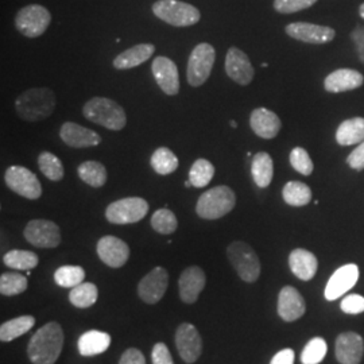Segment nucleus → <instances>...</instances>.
<instances>
[{
    "label": "nucleus",
    "mask_w": 364,
    "mask_h": 364,
    "mask_svg": "<svg viewBox=\"0 0 364 364\" xmlns=\"http://www.w3.org/2000/svg\"><path fill=\"white\" fill-rule=\"evenodd\" d=\"M64 347V332L58 323H48L31 336L27 353L33 364H54Z\"/></svg>",
    "instance_id": "obj_1"
},
{
    "label": "nucleus",
    "mask_w": 364,
    "mask_h": 364,
    "mask_svg": "<svg viewBox=\"0 0 364 364\" xmlns=\"http://www.w3.org/2000/svg\"><path fill=\"white\" fill-rule=\"evenodd\" d=\"M55 95L49 88H31L15 100L16 115L26 122H39L50 117L55 108Z\"/></svg>",
    "instance_id": "obj_2"
},
{
    "label": "nucleus",
    "mask_w": 364,
    "mask_h": 364,
    "mask_svg": "<svg viewBox=\"0 0 364 364\" xmlns=\"http://www.w3.org/2000/svg\"><path fill=\"white\" fill-rule=\"evenodd\" d=\"M82 115L92 123L112 131L123 130L127 117L122 105L107 97H92L82 107Z\"/></svg>",
    "instance_id": "obj_3"
},
{
    "label": "nucleus",
    "mask_w": 364,
    "mask_h": 364,
    "mask_svg": "<svg viewBox=\"0 0 364 364\" xmlns=\"http://www.w3.org/2000/svg\"><path fill=\"white\" fill-rule=\"evenodd\" d=\"M236 204V196L230 186H215L200 196L196 213L205 220H218L228 215Z\"/></svg>",
    "instance_id": "obj_4"
},
{
    "label": "nucleus",
    "mask_w": 364,
    "mask_h": 364,
    "mask_svg": "<svg viewBox=\"0 0 364 364\" xmlns=\"http://www.w3.org/2000/svg\"><path fill=\"white\" fill-rule=\"evenodd\" d=\"M153 14L170 26L189 27L200 22L201 14L195 6L181 0H156Z\"/></svg>",
    "instance_id": "obj_5"
},
{
    "label": "nucleus",
    "mask_w": 364,
    "mask_h": 364,
    "mask_svg": "<svg viewBox=\"0 0 364 364\" xmlns=\"http://www.w3.org/2000/svg\"><path fill=\"white\" fill-rule=\"evenodd\" d=\"M227 257L237 275L248 284L258 281L260 262L257 252L245 242H232L227 248Z\"/></svg>",
    "instance_id": "obj_6"
},
{
    "label": "nucleus",
    "mask_w": 364,
    "mask_h": 364,
    "mask_svg": "<svg viewBox=\"0 0 364 364\" xmlns=\"http://www.w3.org/2000/svg\"><path fill=\"white\" fill-rule=\"evenodd\" d=\"M16 30L27 38H38L52 22V14L41 4H28L15 15Z\"/></svg>",
    "instance_id": "obj_7"
},
{
    "label": "nucleus",
    "mask_w": 364,
    "mask_h": 364,
    "mask_svg": "<svg viewBox=\"0 0 364 364\" xmlns=\"http://www.w3.org/2000/svg\"><path fill=\"white\" fill-rule=\"evenodd\" d=\"M216 60V50L207 42L198 43L188 60L186 77L192 87H201L208 80Z\"/></svg>",
    "instance_id": "obj_8"
},
{
    "label": "nucleus",
    "mask_w": 364,
    "mask_h": 364,
    "mask_svg": "<svg viewBox=\"0 0 364 364\" xmlns=\"http://www.w3.org/2000/svg\"><path fill=\"white\" fill-rule=\"evenodd\" d=\"M149 212V204L141 197H126L111 203L105 218L111 224H132L142 220Z\"/></svg>",
    "instance_id": "obj_9"
},
{
    "label": "nucleus",
    "mask_w": 364,
    "mask_h": 364,
    "mask_svg": "<svg viewBox=\"0 0 364 364\" xmlns=\"http://www.w3.org/2000/svg\"><path fill=\"white\" fill-rule=\"evenodd\" d=\"M4 182L14 193L27 200H38L42 196V185L38 177L23 166H10L4 173Z\"/></svg>",
    "instance_id": "obj_10"
},
{
    "label": "nucleus",
    "mask_w": 364,
    "mask_h": 364,
    "mask_svg": "<svg viewBox=\"0 0 364 364\" xmlns=\"http://www.w3.org/2000/svg\"><path fill=\"white\" fill-rule=\"evenodd\" d=\"M25 237L36 247L54 248L61 243V231L54 221L37 219L27 223Z\"/></svg>",
    "instance_id": "obj_11"
},
{
    "label": "nucleus",
    "mask_w": 364,
    "mask_h": 364,
    "mask_svg": "<svg viewBox=\"0 0 364 364\" xmlns=\"http://www.w3.org/2000/svg\"><path fill=\"white\" fill-rule=\"evenodd\" d=\"M225 73L236 84L246 87L254 80L255 69L247 54L232 46L225 55Z\"/></svg>",
    "instance_id": "obj_12"
},
{
    "label": "nucleus",
    "mask_w": 364,
    "mask_h": 364,
    "mask_svg": "<svg viewBox=\"0 0 364 364\" xmlns=\"http://www.w3.org/2000/svg\"><path fill=\"white\" fill-rule=\"evenodd\" d=\"M168 284L169 274L164 267L156 266L141 279L138 285V294L146 304H156L165 296Z\"/></svg>",
    "instance_id": "obj_13"
},
{
    "label": "nucleus",
    "mask_w": 364,
    "mask_h": 364,
    "mask_svg": "<svg viewBox=\"0 0 364 364\" xmlns=\"http://www.w3.org/2000/svg\"><path fill=\"white\" fill-rule=\"evenodd\" d=\"M176 347L185 363H195L203 351V341L197 328L183 323L176 332Z\"/></svg>",
    "instance_id": "obj_14"
},
{
    "label": "nucleus",
    "mask_w": 364,
    "mask_h": 364,
    "mask_svg": "<svg viewBox=\"0 0 364 364\" xmlns=\"http://www.w3.org/2000/svg\"><path fill=\"white\" fill-rule=\"evenodd\" d=\"M97 255L107 266L112 269H119L127 263L130 258V247L122 239L112 235L103 236L97 242Z\"/></svg>",
    "instance_id": "obj_15"
},
{
    "label": "nucleus",
    "mask_w": 364,
    "mask_h": 364,
    "mask_svg": "<svg viewBox=\"0 0 364 364\" xmlns=\"http://www.w3.org/2000/svg\"><path fill=\"white\" fill-rule=\"evenodd\" d=\"M151 72L158 87L168 96H176L180 92L178 68L173 60L159 55L153 61Z\"/></svg>",
    "instance_id": "obj_16"
},
{
    "label": "nucleus",
    "mask_w": 364,
    "mask_h": 364,
    "mask_svg": "<svg viewBox=\"0 0 364 364\" xmlns=\"http://www.w3.org/2000/svg\"><path fill=\"white\" fill-rule=\"evenodd\" d=\"M285 31L289 37L312 45H324L328 42H332L336 36L335 30L331 27L313 25L306 22L290 23L287 25Z\"/></svg>",
    "instance_id": "obj_17"
},
{
    "label": "nucleus",
    "mask_w": 364,
    "mask_h": 364,
    "mask_svg": "<svg viewBox=\"0 0 364 364\" xmlns=\"http://www.w3.org/2000/svg\"><path fill=\"white\" fill-rule=\"evenodd\" d=\"M359 279V267L353 263L338 267L326 284L324 296L328 301H335L344 296L350 289L356 285Z\"/></svg>",
    "instance_id": "obj_18"
},
{
    "label": "nucleus",
    "mask_w": 364,
    "mask_h": 364,
    "mask_svg": "<svg viewBox=\"0 0 364 364\" xmlns=\"http://www.w3.org/2000/svg\"><path fill=\"white\" fill-rule=\"evenodd\" d=\"M60 138L63 142L73 149L95 147L102 142V136L96 131L82 127L73 122H65L60 129Z\"/></svg>",
    "instance_id": "obj_19"
},
{
    "label": "nucleus",
    "mask_w": 364,
    "mask_h": 364,
    "mask_svg": "<svg viewBox=\"0 0 364 364\" xmlns=\"http://www.w3.org/2000/svg\"><path fill=\"white\" fill-rule=\"evenodd\" d=\"M306 312L305 299L301 296L296 287H285L279 291L278 296V314L279 317L287 321H296L301 318Z\"/></svg>",
    "instance_id": "obj_20"
},
{
    "label": "nucleus",
    "mask_w": 364,
    "mask_h": 364,
    "mask_svg": "<svg viewBox=\"0 0 364 364\" xmlns=\"http://www.w3.org/2000/svg\"><path fill=\"white\" fill-rule=\"evenodd\" d=\"M364 353V341L355 332H344L336 338V359L341 364H359Z\"/></svg>",
    "instance_id": "obj_21"
},
{
    "label": "nucleus",
    "mask_w": 364,
    "mask_h": 364,
    "mask_svg": "<svg viewBox=\"0 0 364 364\" xmlns=\"http://www.w3.org/2000/svg\"><path fill=\"white\" fill-rule=\"evenodd\" d=\"M207 277L201 267L189 266L181 273L178 287H180V297L185 304H195L200 293L205 287Z\"/></svg>",
    "instance_id": "obj_22"
},
{
    "label": "nucleus",
    "mask_w": 364,
    "mask_h": 364,
    "mask_svg": "<svg viewBox=\"0 0 364 364\" xmlns=\"http://www.w3.org/2000/svg\"><path fill=\"white\" fill-rule=\"evenodd\" d=\"M251 130L263 139H273L281 131V119L267 108H257L250 117Z\"/></svg>",
    "instance_id": "obj_23"
},
{
    "label": "nucleus",
    "mask_w": 364,
    "mask_h": 364,
    "mask_svg": "<svg viewBox=\"0 0 364 364\" xmlns=\"http://www.w3.org/2000/svg\"><path fill=\"white\" fill-rule=\"evenodd\" d=\"M363 82V75L360 72L355 69H338L326 76L324 88L331 93H340L358 90Z\"/></svg>",
    "instance_id": "obj_24"
},
{
    "label": "nucleus",
    "mask_w": 364,
    "mask_h": 364,
    "mask_svg": "<svg viewBox=\"0 0 364 364\" xmlns=\"http://www.w3.org/2000/svg\"><path fill=\"white\" fill-rule=\"evenodd\" d=\"M289 266L291 273L299 279L311 281L317 273L318 260L311 251L304 248H296L289 255Z\"/></svg>",
    "instance_id": "obj_25"
},
{
    "label": "nucleus",
    "mask_w": 364,
    "mask_h": 364,
    "mask_svg": "<svg viewBox=\"0 0 364 364\" xmlns=\"http://www.w3.org/2000/svg\"><path fill=\"white\" fill-rule=\"evenodd\" d=\"M156 46L153 43H139L120 53L114 60V68L117 70H129L135 66L142 65L153 57Z\"/></svg>",
    "instance_id": "obj_26"
},
{
    "label": "nucleus",
    "mask_w": 364,
    "mask_h": 364,
    "mask_svg": "<svg viewBox=\"0 0 364 364\" xmlns=\"http://www.w3.org/2000/svg\"><path fill=\"white\" fill-rule=\"evenodd\" d=\"M111 336L102 331H88L78 338V351L82 356H96L107 351Z\"/></svg>",
    "instance_id": "obj_27"
},
{
    "label": "nucleus",
    "mask_w": 364,
    "mask_h": 364,
    "mask_svg": "<svg viewBox=\"0 0 364 364\" xmlns=\"http://www.w3.org/2000/svg\"><path fill=\"white\" fill-rule=\"evenodd\" d=\"M251 174L258 188H267L274 177V162L270 154L260 151L255 154L251 162Z\"/></svg>",
    "instance_id": "obj_28"
},
{
    "label": "nucleus",
    "mask_w": 364,
    "mask_h": 364,
    "mask_svg": "<svg viewBox=\"0 0 364 364\" xmlns=\"http://www.w3.org/2000/svg\"><path fill=\"white\" fill-rule=\"evenodd\" d=\"M336 141L340 146L364 142V117H352L344 120L336 131Z\"/></svg>",
    "instance_id": "obj_29"
},
{
    "label": "nucleus",
    "mask_w": 364,
    "mask_h": 364,
    "mask_svg": "<svg viewBox=\"0 0 364 364\" xmlns=\"http://www.w3.org/2000/svg\"><path fill=\"white\" fill-rule=\"evenodd\" d=\"M34 326L36 318L33 316H21L10 321H6L0 326V340L3 343L13 341L14 338L25 335Z\"/></svg>",
    "instance_id": "obj_30"
},
{
    "label": "nucleus",
    "mask_w": 364,
    "mask_h": 364,
    "mask_svg": "<svg viewBox=\"0 0 364 364\" xmlns=\"http://www.w3.org/2000/svg\"><path fill=\"white\" fill-rule=\"evenodd\" d=\"M282 197L287 205L291 207H305L312 200V191L311 188L299 181H289L284 186Z\"/></svg>",
    "instance_id": "obj_31"
},
{
    "label": "nucleus",
    "mask_w": 364,
    "mask_h": 364,
    "mask_svg": "<svg viewBox=\"0 0 364 364\" xmlns=\"http://www.w3.org/2000/svg\"><path fill=\"white\" fill-rule=\"evenodd\" d=\"M78 177L92 188H102L107 182V169L97 161H85L77 168Z\"/></svg>",
    "instance_id": "obj_32"
},
{
    "label": "nucleus",
    "mask_w": 364,
    "mask_h": 364,
    "mask_svg": "<svg viewBox=\"0 0 364 364\" xmlns=\"http://www.w3.org/2000/svg\"><path fill=\"white\" fill-rule=\"evenodd\" d=\"M3 262L7 267L22 270V272H30L38 266L39 258L38 255L33 251L11 250L6 252V255L3 257Z\"/></svg>",
    "instance_id": "obj_33"
},
{
    "label": "nucleus",
    "mask_w": 364,
    "mask_h": 364,
    "mask_svg": "<svg viewBox=\"0 0 364 364\" xmlns=\"http://www.w3.org/2000/svg\"><path fill=\"white\" fill-rule=\"evenodd\" d=\"M150 165L158 174L168 176L178 169L180 162H178V158L170 149L158 147L150 158Z\"/></svg>",
    "instance_id": "obj_34"
},
{
    "label": "nucleus",
    "mask_w": 364,
    "mask_h": 364,
    "mask_svg": "<svg viewBox=\"0 0 364 364\" xmlns=\"http://www.w3.org/2000/svg\"><path fill=\"white\" fill-rule=\"evenodd\" d=\"M38 168L41 173L50 181H61L65 176V170L61 159L49 151H42L39 154Z\"/></svg>",
    "instance_id": "obj_35"
},
{
    "label": "nucleus",
    "mask_w": 364,
    "mask_h": 364,
    "mask_svg": "<svg viewBox=\"0 0 364 364\" xmlns=\"http://www.w3.org/2000/svg\"><path fill=\"white\" fill-rule=\"evenodd\" d=\"M97 296H99V290L95 284L82 282L81 285L73 287L70 290L69 299L72 305H75L76 308L87 309V308H91L92 305H95V302L97 301Z\"/></svg>",
    "instance_id": "obj_36"
},
{
    "label": "nucleus",
    "mask_w": 364,
    "mask_h": 364,
    "mask_svg": "<svg viewBox=\"0 0 364 364\" xmlns=\"http://www.w3.org/2000/svg\"><path fill=\"white\" fill-rule=\"evenodd\" d=\"M215 176V166L205 158L196 159L189 171V181L195 188H205Z\"/></svg>",
    "instance_id": "obj_37"
},
{
    "label": "nucleus",
    "mask_w": 364,
    "mask_h": 364,
    "mask_svg": "<svg viewBox=\"0 0 364 364\" xmlns=\"http://www.w3.org/2000/svg\"><path fill=\"white\" fill-rule=\"evenodd\" d=\"M85 272L81 266H61L54 273V281L58 287L73 289L84 282Z\"/></svg>",
    "instance_id": "obj_38"
},
{
    "label": "nucleus",
    "mask_w": 364,
    "mask_h": 364,
    "mask_svg": "<svg viewBox=\"0 0 364 364\" xmlns=\"http://www.w3.org/2000/svg\"><path fill=\"white\" fill-rule=\"evenodd\" d=\"M151 227L158 234L170 235L177 230L178 221L176 215L169 209H158L151 216Z\"/></svg>",
    "instance_id": "obj_39"
},
{
    "label": "nucleus",
    "mask_w": 364,
    "mask_h": 364,
    "mask_svg": "<svg viewBox=\"0 0 364 364\" xmlns=\"http://www.w3.org/2000/svg\"><path fill=\"white\" fill-rule=\"evenodd\" d=\"M27 278L18 273H4L0 277V293L3 296H16L26 291Z\"/></svg>",
    "instance_id": "obj_40"
},
{
    "label": "nucleus",
    "mask_w": 364,
    "mask_h": 364,
    "mask_svg": "<svg viewBox=\"0 0 364 364\" xmlns=\"http://www.w3.org/2000/svg\"><path fill=\"white\" fill-rule=\"evenodd\" d=\"M328 346L323 338H314L305 346L301 353V363L320 364L326 358Z\"/></svg>",
    "instance_id": "obj_41"
},
{
    "label": "nucleus",
    "mask_w": 364,
    "mask_h": 364,
    "mask_svg": "<svg viewBox=\"0 0 364 364\" xmlns=\"http://www.w3.org/2000/svg\"><path fill=\"white\" fill-rule=\"evenodd\" d=\"M289 161L291 168L299 171L302 176H311L313 173L312 158L308 154V151L302 147H294L289 156Z\"/></svg>",
    "instance_id": "obj_42"
},
{
    "label": "nucleus",
    "mask_w": 364,
    "mask_h": 364,
    "mask_svg": "<svg viewBox=\"0 0 364 364\" xmlns=\"http://www.w3.org/2000/svg\"><path fill=\"white\" fill-rule=\"evenodd\" d=\"M318 0H274V9L279 14H294L306 10Z\"/></svg>",
    "instance_id": "obj_43"
},
{
    "label": "nucleus",
    "mask_w": 364,
    "mask_h": 364,
    "mask_svg": "<svg viewBox=\"0 0 364 364\" xmlns=\"http://www.w3.org/2000/svg\"><path fill=\"white\" fill-rule=\"evenodd\" d=\"M340 309L347 314H360L364 312V297L360 294H350L341 299Z\"/></svg>",
    "instance_id": "obj_44"
},
{
    "label": "nucleus",
    "mask_w": 364,
    "mask_h": 364,
    "mask_svg": "<svg viewBox=\"0 0 364 364\" xmlns=\"http://www.w3.org/2000/svg\"><path fill=\"white\" fill-rule=\"evenodd\" d=\"M153 364H174L169 348L164 343H156L151 353Z\"/></svg>",
    "instance_id": "obj_45"
},
{
    "label": "nucleus",
    "mask_w": 364,
    "mask_h": 364,
    "mask_svg": "<svg viewBox=\"0 0 364 364\" xmlns=\"http://www.w3.org/2000/svg\"><path fill=\"white\" fill-rule=\"evenodd\" d=\"M347 164L351 166L352 169H364V142L359 144V146L352 151L350 156L347 158Z\"/></svg>",
    "instance_id": "obj_46"
},
{
    "label": "nucleus",
    "mask_w": 364,
    "mask_h": 364,
    "mask_svg": "<svg viewBox=\"0 0 364 364\" xmlns=\"http://www.w3.org/2000/svg\"><path fill=\"white\" fill-rule=\"evenodd\" d=\"M119 364H146V360L142 352L136 348H130L122 355Z\"/></svg>",
    "instance_id": "obj_47"
},
{
    "label": "nucleus",
    "mask_w": 364,
    "mask_h": 364,
    "mask_svg": "<svg viewBox=\"0 0 364 364\" xmlns=\"http://www.w3.org/2000/svg\"><path fill=\"white\" fill-rule=\"evenodd\" d=\"M294 351L290 348H285L274 355L270 364H294Z\"/></svg>",
    "instance_id": "obj_48"
},
{
    "label": "nucleus",
    "mask_w": 364,
    "mask_h": 364,
    "mask_svg": "<svg viewBox=\"0 0 364 364\" xmlns=\"http://www.w3.org/2000/svg\"><path fill=\"white\" fill-rule=\"evenodd\" d=\"M352 38H353V42L356 45V50H358V54H359V58H360L362 63H364V28L358 27L352 33Z\"/></svg>",
    "instance_id": "obj_49"
},
{
    "label": "nucleus",
    "mask_w": 364,
    "mask_h": 364,
    "mask_svg": "<svg viewBox=\"0 0 364 364\" xmlns=\"http://www.w3.org/2000/svg\"><path fill=\"white\" fill-rule=\"evenodd\" d=\"M359 13H360V16L364 19V3L363 4H360V7H359Z\"/></svg>",
    "instance_id": "obj_50"
},
{
    "label": "nucleus",
    "mask_w": 364,
    "mask_h": 364,
    "mask_svg": "<svg viewBox=\"0 0 364 364\" xmlns=\"http://www.w3.org/2000/svg\"><path fill=\"white\" fill-rule=\"evenodd\" d=\"M231 126H232L234 129H236V123H235V122H231Z\"/></svg>",
    "instance_id": "obj_51"
}]
</instances>
